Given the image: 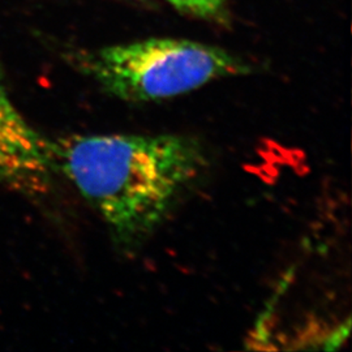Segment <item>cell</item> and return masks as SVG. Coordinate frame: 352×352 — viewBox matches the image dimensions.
<instances>
[{
	"label": "cell",
	"mask_w": 352,
	"mask_h": 352,
	"mask_svg": "<svg viewBox=\"0 0 352 352\" xmlns=\"http://www.w3.org/2000/svg\"><path fill=\"white\" fill-rule=\"evenodd\" d=\"M54 157L122 253L151 239L209 166L199 140L174 133L71 136Z\"/></svg>",
	"instance_id": "cell-1"
},
{
	"label": "cell",
	"mask_w": 352,
	"mask_h": 352,
	"mask_svg": "<svg viewBox=\"0 0 352 352\" xmlns=\"http://www.w3.org/2000/svg\"><path fill=\"white\" fill-rule=\"evenodd\" d=\"M77 68L119 101H166L222 78L251 74L221 47L179 38H149L80 52Z\"/></svg>",
	"instance_id": "cell-2"
},
{
	"label": "cell",
	"mask_w": 352,
	"mask_h": 352,
	"mask_svg": "<svg viewBox=\"0 0 352 352\" xmlns=\"http://www.w3.org/2000/svg\"><path fill=\"white\" fill-rule=\"evenodd\" d=\"M55 173L54 142L20 113L0 75V184L38 196L49 190Z\"/></svg>",
	"instance_id": "cell-3"
},
{
	"label": "cell",
	"mask_w": 352,
	"mask_h": 352,
	"mask_svg": "<svg viewBox=\"0 0 352 352\" xmlns=\"http://www.w3.org/2000/svg\"><path fill=\"white\" fill-rule=\"evenodd\" d=\"M175 10L200 19H217L225 11L226 0H166Z\"/></svg>",
	"instance_id": "cell-4"
}]
</instances>
